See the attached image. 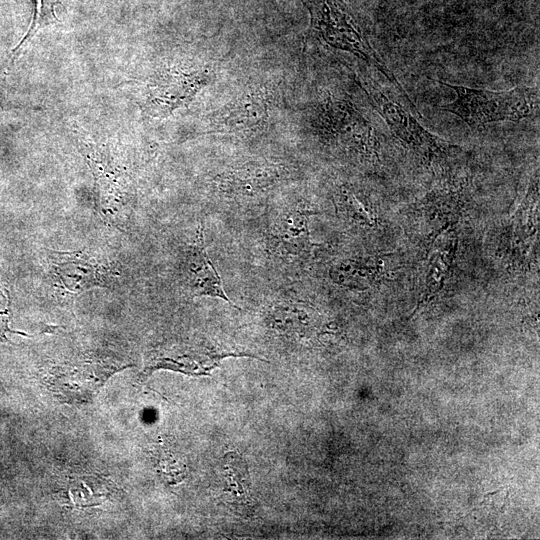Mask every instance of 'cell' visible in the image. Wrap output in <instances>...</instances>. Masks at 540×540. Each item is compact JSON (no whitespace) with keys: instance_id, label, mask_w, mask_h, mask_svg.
Returning <instances> with one entry per match:
<instances>
[{"instance_id":"6da1fadb","label":"cell","mask_w":540,"mask_h":540,"mask_svg":"<svg viewBox=\"0 0 540 540\" xmlns=\"http://www.w3.org/2000/svg\"><path fill=\"white\" fill-rule=\"evenodd\" d=\"M435 81L452 89L456 95L454 101L439 109L458 116L471 129L499 121H520L533 114L539 105L538 87L517 86L492 91Z\"/></svg>"},{"instance_id":"7a4b0ae2","label":"cell","mask_w":540,"mask_h":540,"mask_svg":"<svg viewBox=\"0 0 540 540\" xmlns=\"http://www.w3.org/2000/svg\"><path fill=\"white\" fill-rule=\"evenodd\" d=\"M309 10L312 26L326 44L335 49L353 53L374 66L418 112L416 105L410 100L393 72L364 39L351 17L336 0H313Z\"/></svg>"},{"instance_id":"3957f363","label":"cell","mask_w":540,"mask_h":540,"mask_svg":"<svg viewBox=\"0 0 540 540\" xmlns=\"http://www.w3.org/2000/svg\"><path fill=\"white\" fill-rule=\"evenodd\" d=\"M361 86L392 133L415 154L431 162L452 147L429 132L403 107L390 100L373 81L365 79L361 81Z\"/></svg>"},{"instance_id":"277c9868","label":"cell","mask_w":540,"mask_h":540,"mask_svg":"<svg viewBox=\"0 0 540 540\" xmlns=\"http://www.w3.org/2000/svg\"><path fill=\"white\" fill-rule=\"evenodd\" d=\"M122 365L108 358L80 357L55 366L47 379L50 390L67 402L90 400Z\"/></svg>"},{"instance_id":"5b68a950","label":"cell","mask_w":540,"mask_h":540,"mask_svg":"<svg viewBox=\"0 0 540 540\" xmlns=\"http://www.w3.org/2000/svg\"><path fill=\"white\" fill-rule=\"evenodd\" d=\"M324 134L367 160L378 159L379 142L373 126L352 106L329 100L320 117Z\"/></svg>"},{"instance_id":"8992f818","label":"cell","mask_w":540,"mask_h":540,"mask_svg":"<svg viewBox=\"0 0 540 540\" xmlns=\"http://www.w3.org/2000/svg\"><path fill=\"white\" fill-rule=\"evenodd\" d=\"M51 275L60 291L78 295L93 287L107 285L109 267L85 251L51 252Z\"/></svg>"},{"instance_id":"52a82bcc","label":"cell","mask_w":540,"mask_h":540,"mask_svg":"<svg viewBox=\"0 0 540 540\" xmlns=\"http://www.w3.org/2000/svg\"><path fill=\"white\" fill-rule=\"evenodd\" d=\"M228 356H244L208 342L162 347L150 353L149 369H172L187 374L206 375Z\"/></svg>"},{"instance_id":"ba28073f","label":"cell","mask_w":540,"mask_h":540,"mask_svg":"<svg viewBox=\"0 0 540 540\" xmlns=\"http://www.w3.org/2000/svg\"><path fill=\"white\" fill-rule=\"evenodd\" d=\"M85 149L95 181L99 209L108 219H116L126 204V174L116 166L103 147L90 144Z\"/></svg>"},{"instance_id":"9c48e42d","label":"cell","mask_w":540,"mask_h":540,"mask_svg":"<svg viewBox=\"0 0 540 540\" xmlns=\"http://www.w3.org/2000/svg\"><path fill=\"white\" fill-rule=\"evenodd\" d=\"M199 72L170 70L148 86V102L156 113L166 114L189 102L205 83Z\"/></svg>"},{"instance_id":"30bf717a","label":"cell","mask_w":540,"mask_h":540,"mask_svg":"<svg viewBox=\"0 0 540 540\" xmlns=\"http://www.w3.org/2000/svg\"><path fill=\"white\" fill-rule=\"evenodd\" d=\"M184 268L186 285L192 296L219 298L238 308L223 289L220 275L206 251L202 229H198L186 252Z\"/></svg>"},{"instance_id":"8fae6325","label":"cell","mask_w":540,"mask_h":540,"mask_svg":"<svg viewBox=\"0 0 540 540\" xmlns=\"http://www.w3.org/2000/svg\"><path fill=\"white\" fill-rule=\"evenodd\" d=\"M311 214L302 205L290 206L278 214L271 234L279 254L295 259L311 252L314 245L309 230Z\"/></svg>"},{"instance_id":"7c38bea8","label":"cell","mask_w":540,"mask_h":540,"mask_svg":"<svg viewBox=\"0 0 540 540\" xmlns=\"http://www.w3.org/2000/svg\"><path fill=\"white\" fill-rule=\"evenodd\" d=\"M284 173L277 164L254 162L224 172L219 176L218 184L228 194L253 196L270 189Z\"/></svg>"},{"instance_id":"4fadbf2b","label":"cell","mask_w":540,"mask_h":540,"mask_svg":"<svg viewBox=\"0 0 540 540\" xmlns=\"http://www.w3.org/2000/svg\"><path fill=\"white\" fill-rule=\"evenodd\" d=\"M318 316L311 306L290 301L276 303L268 312L270 324L276 331L300 339L314 327Z\"/></svg>"},{"instance_id":"5bb4252c","label":"cell","mask_w":540,"mask_h":540,"mask_svg":"<svg viewBox=\"0 0 540 540\" xmlns=\"http://www.w3.org/2000/svg\"><path fill=\"white\" fill-rule=\"evenodd\" d=\"M250 93L229 104L218 117L219 128L242 130L254 127L266 117V102L263 93Z\"/></svg>"},{"instance_id":"9a60e30c","label":"cell","mask_w":540,"mask_h":540,"mask_svg":"<svg viewBox=\"0 0 540 540\" xmlns=\"http://www.w3.org/2000/svg\"><path fill=\"white\" fill-rule=\"evenodd\" d=\"M382 262L383 260L376 257L345 260L332 269L331 276L338 284L358 289L367 288L381 276Z\"/></svg>"},{"instance_id":"2e32d148","label":"cell","mask_w":540,"mask_h":540,"mask_svg":"<svg viewBox=\"0 0 540 540\" xmlns=\"http://www.w3.org/2000/svg\"><path fill=\"white\" fill-rule=\"evenodd\" d=\"M335 205L342 217L353 225L370 228L376 224L375 210L366 196L342 186L335 196Z\"/></svg>"},{"instance_id":"e0dca14e","label":"cell","mask_w":540,"mask_h":540,"mask_svg":"<svg viewBox=\"0 0 540 540\" xmlns=\"http://www.w3.org/2000/svg\"><path fill=\"white\" fill-rule=\"evenodd\" d=\"M224 472L231 502L241 506L251 505L250 478L244 459L236 452L227 453Z\"/></svg>"},{"instance_id":"ac0fdd59","label":"cell","mask_w":540,"mask_h":540,"mask_svg":"<svg viewBox=\"0 0 540 540\" xmlns=\"http://www.w3.org/2000/svg\"><path fill=\"white\" fill-rule=\"evenodd\" d=\"M454 247V246H453ZM447 249L442 252L432 254L425 273L424 287L421 292V297L413 314L424 304L430 302L443 289L451 267L453 258L452 250Z\"/></svg>"},{"instance_id":"d6986e66","label":"cell","mask_w":540,"mask_h":540,"mask_svg":"<svg viewBox=\"0 0 540 540\" xmlns=\"http://www.w3.org/2000/svg\"><path fill=\"white\" fill-rule=\"evenodd\" d=\"M11 316V299L10 291L4 288L0 292V340H6V332L24 334L19 331H13L9 328V320Z\"/></svg>"},{"instance_id":"ffe728a7","label":"cell","mask_w":540,"mask_h":540,"mask_svg":"<svg viewBox=\"0 0 540 540\" xmlns=\"http://www.w3.org/2000/svg\"><path fill=\"white\" fill-rule=\"evenodd\" d=\"M502 490H503V489L501 488V489H498V490H496V491H493V492H490V493H486V494L484 495V497H488V496L497 494V493H499V492L502 491Z\"/></svg>"}]
</instances>
